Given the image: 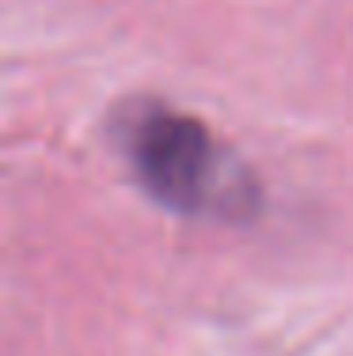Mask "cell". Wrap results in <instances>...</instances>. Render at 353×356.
<instances>
[{
    "label": "cell",
    "instance_id": "obj_1",
    "mask_svg": "<svg viewBox=\"0 0 353 356\" xmlns=\"http://www.w3.org/2000/svg\"><path fill=\"white\" fill-rule=\"evenodd\" d=\"M111 137L137 186L171 213L247 220L262 205L247 163L201 118L164 99H125L111 114Z\"/></svg>",
    "mask_w": 353,
    "mask_h": 356
}]
</instances>
